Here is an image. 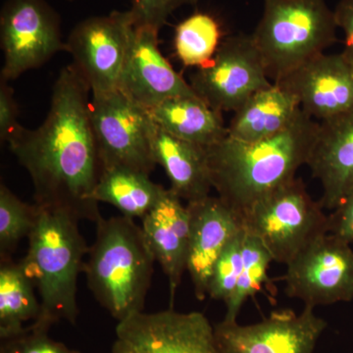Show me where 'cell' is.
Segmentation results:
<instances>
[{
    "label": "cell",
    "instance_id": "cell-1",
    "mask_svg": "<svg viewBox=\"0 0 353 353\" xmlns=\"http://www.w3.org/2000/svg\"><path fill=\"white\" fill-rule=\"evenodd\" d=\"M88 83L73 64L60 71L50 111L41 126L8 143L34 187V203L78 220L101 218L94 192L102 174L90 120Z\"/></svg>",
    "mask_w": 353,
    "mask_h": 353
},
{
    "label": "cell",
    "instance_id": "cell-2",
    "mask_svg": "<svg viewBox=\"0 0 353 353\" xmlns=\"http://www.w3.org/2000/svg\"><path fill=\"white\" fill-rule=\"evenodd\" d=\"M319 122L301 112L285 131L262 141L245 143L227 137L206 148L213 189L243 221L267 194L296 178L307 165Z\"/></svg>",
    "mask_w": 353,
    "mask_h": 353
},
{
    "label": "cell",
    "instance_id": "cell-3",
    "mask_svg": "<svg viewBox=\"0 0 353 353\" xmlns=\"http://www.w3.org/2000/svg\"><path fill=\"white\" fill-rule=\"evenodd\" d=\"M79 222L63 211L41 208L28 238L27 254L19 262L41 301V314L30 325L32 328L48 331L62 320L77 323L78 278L90 248Z\"/></svg>",
    "mask_w": 353,
    "mask_h": 353
},
{
    "label": "cell",
    "instance_id": "cell-4",
    "mask_svg": "<svg viewBox=\"0 0 353 353\" xmlns=\"http://www.w3.org/2000/svg\"><path fill=\"white\" fill-rule=\"evenodd\" d=\"M83 273L97 303L118 322L143 312L155 259L141 226L132 218L101 217Z\"/></svg>",
    "mask_w": 353,
    "mask_h": 353
},
{
    "label": "cell",
    "instance_id": "cell-5",
    "mask_svg": "<svg viewBox=\"0 0 353 353\" xmlns=\"http://www.w3.org/2000/svg\"><path fill=\"white\" fill-rule=\"evenodd\" d=\"M263 2V14L252 37L274 83L336 43L339 28L326 0Z\"/></svg>",
    "mask_w": 353,
    "mask_h": 353
},
{
    "label": "cell",
    "instance_id": "cell-6",
    "mask_svg": "<svg viewBox=\"0 0 353 353\" xmlns=\"http://www.w3.org/2000/svg\"><path fill=\"white\" fill-rule=\"evenodd\" d=\"M323 208L303 180L294 178L256 202L243 217V226L263 243L273 261L288 265L329 234V215Z\"/></svg>",
    "mask_w": 353,
    "mask_h": 353
},
{
    "label": "cell",
    "instance_id": "cell-7",
    "mask_svg": "<svg viewBox=\"0 0 353 353\" xmlns=\"http://www.w3.org/2000/svg\"><path fill=\"white\" fill-rule=\"evenodd\" d=\"M90 120L102 171L121 168L150 175L154 170L153 121L145 108L119 90L92 95Z\"/></svg>",
    "mask_w": 353,
    "mask_h": 353
},
{
    "label": "cell",
    "instance_id": "cell-8",
    "mask_svg": "<svg viewBox=\"0 0 353 353\" xmlns=\"http://www.w3.org/2000/svg\"><path fill=\"white\" fill-rule=\"evenodd\" d=\"M3 66L0 79L10 82L66 51L59 14L48 0H6L0 12Z\"/></svg>",
    "mask_w": 353,
    "mask_h": 353
},
{
    "label": "cell",
    "instance_id": "cell-9",
    "mask_svg": "<svg viewBox=\"0 0 353 353\" xmlns=\"http://www.w3.org/2000/svg\"><path fill=\"white\" fill-rule=\"evenodd\" d=\"M134 30L136 21L128 10L88 18L70 32L66 51L92 95L119 90Z\"/></svg>",
    "mask_w": 353,
    "mask_h": 353
},
{
    "label": "cell",
    "instance_id": "cell-10",
    "mask_svg": "<svg viewBox=\"0 0 353 353\" xmlns=\"http://www.w3.org/2000/svg\"><path fill=\"white\" fill-rule=\"evenodd\" d=\"M190 87L218 112H236L255 92L272 85L252 34H239L221 43L213 59L196 68Z\"/></svg>",
    "mask_w": 353,
    "mask_h": 353
},
{
    "label": "cell",
    "instance_id": "cell-11",
    "mask_svg": "<svg viewBox=\"0 0 353 353\" xmlns=\"http://www.w3.org/2000/svg\"><path fill=\"white\" fill-rule=\"evenodd\" d=\"M285 292L315 308L353 299V250L350 243L326 234L287 265Z\"/></svg>",
    "mask_w": 353,
    "mask_h": 353
},
{
    "label": "cell",
    "instance_id": "cell-12",
    "mask_svg": "<svg viewBox=\"0 0 353 353\" xmlns=\"http://www.w3.org/2000/svg\"><path fill=\"white\" fill-rule=\"evenodd\" d=\"M328 324L305 306L301 313L274 311L255 324L223 320L214 327L222 353H313Z\"/></svg>",
    "mask_w": 353,
    "mask_h": 353
},
{
    "label": "cell",
    "instance_id": "cell-13",
    "mask_svg": "<svg viewBox=\"0 0 353 353\" xmlns=\"http://www.w3.org/2000/svg\"><path fill=\"white\" fill-rule=\"evenodd\" d=\"M116 336L146 353H222L214 327L196 311L136 313L118 322Z\"/></svg>",
    "mask_w": 353,
    "mask_h": 353
},
{
    "label": "cell",
    "instance_id": "cell-14",
    "mask_svg": "<svg viewBox=\"0 0 353 353\" xmlns=\"http://www.w3.org/2000/svg\"><path fill=\"white\" fill-rule=\"evenodd\" d=\"M317 122L353 112V62L343 52L323 54L281 80Z\"/></svg>",
    "mask_w": 353,
    "mask_h": 353
},
{
    "label": "cell",
    "instance_id": "cell-15",
    "mask_svg": "<svg viewBox=\"0 0 353 353\" xmlns=\"http://www.w3.org/2000/svg\"><path fill=\"white\" fill-rule=\"evenodd\" d=\"M158 34L136 26L120 81L119 90L146 110L173 97L197 95L159 50Z\"/></svg>",
    "mask_w": 353,
    "mask_h": 353
},
{
    "label": "cell",
    "instance_id": "cell-16",
    "mask_svg": "<svg viewBox=\"0 0 353 353\" xmlns=\"http://www.w3.org/2000/svg\"><path fill=\"white\" fill-rule=\"evenodd\" d=\"M190 240L187 271L199 301L208 296L209 280L221 253L245 230L243 221L219 197L208 196L187 204Z\"/></svg>",
    "mask_w": 353,
    "mask_h": 353
},
{
    "label": "cell",
    "instance_id": "cell-17",
    "mask_svg": "<svg viewBox=\"0 0 353 353\" xmlns=\"http://www.w3.org/2000/svg\"><path fill=\"white\" fill-rule=\"evenodd\" d=\"M323 188V208L334 210L353 188V112L319 122L307 162Z\"/></svg>",
    "mask_w": 353,
    "mask_h": 353
},
{
    "label": "cell",
    "instance_id": "cell-18",
    "mask_svg": "<svg viewBox=\"0 0 353 353\" xmlns=\"http://www.w3.org/2000/svg\"><path fill=\"white\" fill-rule=\"evenodd\" d=\"M141 229L155 261L168 279L171 306L187 271L190 215L187 205L170 189L165 190L154 208L141 219Z\"/></svg>",
    "mask_w": 353,
    "mask_h": 353
},
{
    "label": "cell",
    "instance_id": "cell-19",
    "mask_svg": "<svg viewBox=\"0 0 353 353\" xmlns=\"http://www.w3.org/2000/svg\"><path fill=\"white\" fill-rule=\"evenodd\" d=\"M152 148L155 162L164 169L176 196L188 203L210 196L213 185L206 148L176 138L154 121Z\"/></svg>",
    "mask_w": 353,
    "mask_h": 353
},
{
    "label": "cell",
    "instance_id": "cell-20",
    "mask_svg": "<svg viewBox=\"0 0 353 353\" xmlns=\"http://www.w3.org/2000/svg\"><path fill=\"white\" fill-rule=\"evenodd\" d=\"M301 112L296 95L280 83H272L234 112L228 137L245 143L269 139L288 129Z\"/></svg>",
    "mask_w": 353,
    "mask_h": 353
},
{
    "label": "cell",
    "instance_id": "cell-21",
    "mask_svg": "<svg viewBox=\"0 0 353 353\" xmlns=\"http://www.w3.org/2000/svg\"><path fill=\"white\" fill-rule=\"evenodd\" d=\"M158 126L176 138L209 148L228 137V126L218 112L199 95L167 99L150 110Z\"/></svg>",
    "mask_w": 353,
    "mask_h": 353
},
{
    "label": "cell",
    "instance_id": "cell-22",
    "mask_svg": "<svg viewBox=\"0 0 353 353\" xmlns=\"http://www.w3.org/2000/svg\"><path fill=\"white\" fill-rule=\"evenodd\" d=\"M163 185L150 175L128 169L103 170L94 192L95 201L110 204L128 218L143 219L164 194Z\"/></svg>",
    "mask_w": 353,
    "mask_h": 353
},
{
    "label": "cell",
    "instance_id": "cell-23",
    "mask_svg": "<svg viewBox=\"0 0 353 353\" xmlns=\"http://www.w3.org/2000/svg\"><path fill=\"white\" fill-rule=\"evenodd\" d=\"M34 284L20 263L1 259L0 264V338L8 340L24 333L25 323L38 320L41 301Z\"/></svg>",
    "mask_w": 353,
    "mask_h": 353
},
{
    "label": "cell",
    "instance_id": "cell-24",
    "mask_svg": "<svg viewBox=\"0 0 353 353\" xmlns=\"http://www.w3.org/2000/svg\"><path fill=\"white\" fill-rule=\"evenodd\" d=\"M221 41L219 23L208 13H194L176 28L174 48L185 66H205L215 57Z\"/></svg>",
    "mask_w": 353,
    "mask_h": 353
},
{
    "label": "cell",
    "instance_id": "cell-25",
    "mask_svg": "<svg viewBox=\"0 0 353 353\" xmlns=\"http://www.w3.org/2000/svg\"><path fill=\"white\" fill-rule=\"evenodd\" d=\"M273 259L263 243L245 231L240 277L233 296L226 303L224 321L236 322L245 301L259 292L268 280V269Z\"/></svg>",
    "mask_w": 353,
    "mask_h": 353
},
{
    "label": "cell",
    "instance_id": "cell-26",
    "mask_svg": "<svg viewBox=\"0 0 353 353\" xmlns=\"http://www.w3.org/2000/svg\"><path fill=\"white\" fill-rule=\"evenodd\" d=\"M41 208L21 201L13 192L0 185V257L9 259L23 239L29 238L36 226Z\"/></svg>",
    "mask_w": 353,
    "mask_h": 353
},
{
    "label": "cell",
    "instance_id": "cell-27",
    "mask_svg": "<svg viewBox=\"0 0 353 353\" xmlns=\"http://www.w3.org/2000/svg\"><path fill=\"white\" fill-rule=\"evenodd\" d=\"M245 230L228 243L217 259L209 280L208 296L227 303L233 296L243 264V239Z\"/></svg>",
    "mask_w": 353,
    "mask_h": 353
},
{
    "label": "cell",
    "instance_id": "cell-28",
    "mask_svg": "<svg viewBox=\"0 0 353 353\" xmlns=\"http://www.w3.org/2000/svg\"><path fill=\"white\" fill-rule=\"evenodd\" d=\"M199 0H131L130 10L137 27H146L158 32L176 9L196 4Z\"/></svg>",
    "mask_w": 353,
    "mask_h": 353
},
{
    "label": "cell",
    "instance_id": "cell-29",
    "mask_svg": "<svg viewBox=\"0 0 353 353\" xmlns=\"http://www.w3.org/2000/svg\"><path fill=\"white\" fill-rule=\"evenodd\" d=\"M48 333L28 326L24 333L4 340L0 353H82L52 340Z\"/></svg>",
    "mask_w": 353,
    "mask_h": 353
},
{
    "label": "cell",
    "instance_id": "cell-30",
    "mask_svg": "<svg viewBox=\"0 0 353 353\" xmlns=\"http://www.w3.org/2000/svg\"><path fill=\"white\" fill-rule=\"evenodd\" d=\"M17 102L14 97V90L7 81L0 79V139L4 143H11L24 130L18 122Z\"/></svg>",
    "mask_w": 353,
    "mask_h": 353
},
{
    "label": "cell",
    "instance_id": "cell-31",
    "mask_svg": "<svg viewBox=\"0 0 353 353\" xmlns=\"http://www.w3.org/2000/svg\"><path fill=\"white\" fill-rule=\"evenodd\" d=\"M329 233L341 240L353 241V188L334 212L329 215Z\"/></svg>",
    "mask_w": 353,
    "mask_h": 353
},
{
    "label": "cell",
    "instance_id": "cell-32",
    "mask_svg": "<svg viewBox=\"0 0 353 353\" xmlns=\"http://www.w3.org/2000/svg\"><path fill=\"white\" fill-rule=\"evenodd\" d=\"M336 25L345 34L341 52L353 62V0H340L334 10Z\"/></svg>",
    "mask_w": 353,
    "mask_h": 353
},
{
    "label": "cell",
    "instance_id": "cell-33",
    "mask_svg": "<svg viewBox=\"0 0 353 353\" xmlns=\"http://www.w3.org/2000/svg\"><path fill=\"white\" fill-rule=\"evenodd\" d=\"M112 353H146L143 350H139V347H134L132 343H128L126 341L117 339L114 343L112 347Z\"/></svg>",
    "mask_w": 353,
    "mask_h": 353
},
{
    "label": "cell",
    "instance_id": "cell-34",
    "mask_svg": "<svg viewBox=\"0 0 353 353\" xmlns=\"http://www.w3.org/2000/svg\"><path fill=\"white\" fill-rule=\"evenodd\" d=\"M70 1H72V0H70Z\"/></svg>",
    "mask_w": 353,
    "mask_h": 353
}]
</instances>
